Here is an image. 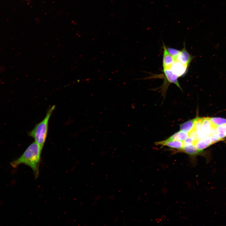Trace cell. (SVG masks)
I'll use <instances>...</instances> for the list:
<instances>
[{
	"label": "cell",
	"mask_w": 226,
	"mask_h": 226,
	"mask_svg": "<svg viewBox=\"0 0 226 226\" xmlns=\"http://www.w3.org/2000/svg\"><path fill=\"white\" fill-rule=\"evenodd\" d=\"M42 151L34 141L29 146L21 156L12 162L10 164L14 168H16L21 164H24L29 166L33 170L35 178H37L39 174Z\"/></svg>",
	"instance_id": "1"
},
{
	"label": "cell",
	"mask_w": 226,
	"mask_h": 226,
	"mask_svg": "<svg viewBox=\"0 0 226 226\" xmlns=\"http://www.w3.org/2000/svg\"><path fill=\"white\" fill-rule=\"evenodd\" d=\"M55 108V105L50 108L44 119L29 132V135L34 138L35 141L42 150L47 136L49 120Z\"/></svg>",
	"instance_id": "2"
},
{
	"label": "cell",
	"mask_w": 226,
	"mask_h": 226,
	"mask_svg": "<svg viewBox=\"0 0 226 226\" xmlns=\"http://www.w3.org/2000/svg\"><path fill=\"white\" fill-rule=\"evenodd\" d=\"M193 58V56H191L186 50L184 43L183 48L180 51L179 53L174 61H178L188 67Z\"/></svg>",
	"instance_id": "3"
},
{
	"label": "cell",
	"mask_w": 226,
	"mask_h": 226,
	"mask_svg": "<svg viewBox=\"0 0 226 226\" xmlns=\"http://www.w3.org/2000/svg\"><path fill=\"white\" fill-rule=\"evenodd\" d=\"M188 66L177 61H174L170 69L175 74L180 77L186 73Z\"/></svg>",
	"instance_id": "4"
},
{
	"label": "cell",
	"mask_w": 226,
	"mask_h": 226,
	"mask_svg": "<svg viewBox=\"0 0 226 226\" xmlns=\"http://www.w3.org/2000/svg\"><path fill=\"white\" fill-rule=\"evenodd\" d=\"M155 144L156 145L168 146L171 148L176 149L177 150L181 149L183 147V142L170 140L168 139L156 142Z\"/></svg>",
	"instance_id": "5"
},
{
	"label": "cell",
	"mask_w": 226,
	"mask_h": 226,
	"mask_svg": "<svg viewBox=\"0 0 226 226\" xmlns=\"http://www.w3.org/2000/svg\"><path fill=\"white\" fill-rule=\"evenodd\" d=\"M163 44L164 53L163 60V69L170 70L171 66L175 61L173 57L168 53L166 47L164 43Z\"/></svg>",
	"instance_id": "6"
},
{
	"label": "cell",
	"mask_w": 226,
	"mask_h": 226,
	"mask_svg": "<svg viewBox=\"0 0 226 226\" xmlns=\"http://www.w3.org/2000/svg\"><path fill=\"white\" fill-rule=\"evenodd\" d=\"M216 127L212 123L209 117H203L201 129L207 136H210L212 131Z\"/></svg>",
	"instance_id": "7"
},
{
	"label": "cell",
	"mask_w": 226,
	"mask_h": 226,
	"mask_svg": "<svg viewBox=\"0 0 226 226\" xmlns=\"http://www.w3.org/2000/svg\"><path fill=\"white\" fill-rule=\"evenodd\" d=\"M177 152L186 153L192 158L202 153L197 149L194 144L184 146L181 149L177 150Z\"/></svg>",
	"instance_id": "8"
},
{
	"label": "cell",
	"mask_w": 226,
	"mask_h": 226,
	"mask_svg": "<svg viewBox=\"0 0 226 226\" xmlns=\"http://www.w3.org/2000/svg\"><path fill=\"white\" fill-rule=\"evenodd\" d=\"M213 144L210 137L207 136L205 138L194 142V144L197 149L202 152L203 150Z\"/></svg>",
	"instance_id": "9"
},
{
	"label": "cell",
	"mask_w": 226,
	"mask_h": 226,
	"mask_svg": "<svg viewBox=\"0 0 226 226\" xmlns=\"http://www.w3.org/2000/svg\"><path fill=\"white\" fill-rule=\"evenodd\" d=\"M163 72L166 79L169 82L175 84L182 91L178 81V78L179 77L170 69H163Z\"/></svg>",
	"instance_id": "10"
},
{
	"label": "cell",
	"mask_w": 226,
	"mask_h": 226,
	"mask_svg": "<svg viewBox=\"0 0 226 226\" xmlns=\"http://www.w3.org/2000/svg\"><path fill=\"white\" fill-rule=\"evenodd\" d=\"M195 118L188 121L180 125V130L189 133L194 129Z\"/></svg>",
	"instance_id": "11"
},
{
	"label": "cell",
	"mask_w": 226,
	"mask_h": 226,
	"mask_svg": "<svg viewBox=\"0 0 226 226\" xmlns=\"http://www.w3.org/2000/svg\"><path fill=\"white\" fill-rule=\"evenodd\" d=\"M189 137V133L180 130L171 136L168 139L183 142Z\"/></svg>",
	"instance_id": "12"
},
{
	"label": "cell",
	"mask_w": 226,
	"mask_h": 226,
	"mask_svg": "<svg viewBox=\"0 0 226 226\" xmlns=\"http://www.w3.org/2000/svg\"><path fill=\"white\" fill-rule=\"evenodd\" d=\"M215 131L221 139L225 138L226 137V124L217 126Z\"/></svg>",
	"instance_id": "13"
},
{
	"label": "cell",
	"mask_w": 226,
	"mask_h": 226,
	"mask_svg": "<svg viewBox=\"0 0 226 226\" xmlns=\"http://www.w3.org/2000/svg\"><path fill=\"white\" fill-rule=\"evenodd\" d=\"M212 123L216 126L226 124V119L220 117L210 118Z\"/></svg>",
	"instance_id": "14"
},
{
	"label": "cell",
	"mask_w": 226,
	"mask_h": 226,
	"mask_svg": "<svg viewBox=\"0 0 226 226\" xmlns=\"http://www.w3.org/2000/svg\"><path fill=\"white\" fill-rule=\"evenodd\" d=\"M166 49L169 54L173 57L174 60L180 51L179 50L170 47H166Z\"/></svg>",
	"instance_id": "15"
},
{
	"label": "cell",
	"mask_w": 226,
	"mask_h": 226,
	"mask_svg": "<svg viewBox=\"0 0 226 226\" xmlns=\"http://www.w3.org/2000/svg\"><path fill=\"white\" fill-rule=\"evenodd\" d=\"M194 141L193 139L189 137L188 138L186 139L183 142V146L191 145L192 144H194Z\"/></svg>",
	"instance_id": "16"
}]
</instances>
